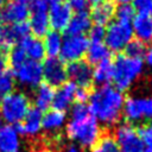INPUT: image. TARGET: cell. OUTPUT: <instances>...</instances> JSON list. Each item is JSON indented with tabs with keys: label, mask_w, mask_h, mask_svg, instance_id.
Returning <instances> with one entry per match:
<instances>
[{
	"label": "cell",
	"mask_w": 152,
	"mask_h": 152,
	"mask_svg": "<svg viewBox=\"0 0 152 152\" xmlns=\"http://www.w3.org/2000/svg\"><path fill=\"white\" fill-rule=\"evenodd\" d=\"M15 86V78L10 69H4L0 71V97L11 94Z\"/></svg>",
	"instance_id": "obj_29"
},
{
	"label": "cell",
	"mask_w": 152,
	"mask_h": 152,
	"mask_svg": "<svg viewBox=\"0 0 152 152\" xmlns=\"http://www.w3.org/2000/svg\"><path fill=\"white\" fill-rule=\"evenodd\" d=\"M55 1H59V0H48V2H49V4H51V2H55Z\"/></svg>",
	"instance_id": "obj_46"
},
{
	"label": "cell",
	"mask_w": 152,
	"mask_h": 152,
	"mask_svg": "<svg viewBox=\"0 0 152 152\" xmlns=\"http://www.w3.org/2000/svg\"><path fill=\"white\" fill-rule=\"evenodd\" d=\"M62 42H63V37L59 32L53 31V30L49 31L45 34L44 40H43L45 53L49 57H57L62 48Z\"/></svg>",
	"instance_id": "obj_28"
},
{
	"label": "cell",
	"mask_w": 152,
	"mask_h": 152,
	"mask_svg": "<svg viewBox=\"0 0 152 152\" xmlns=\"http://www.w3.org/2000/svg\"><path fill=\"white\" fill-rule=\"evenodd\" d=\"M43 66V78L52 88H59L68 80L66 65L59 57H48Z\"/></svg>",
	"instance_id": "obj_11"
},
{
	"label": "cell",
	"mask_w": 152,
	"mask_h": 152,
	"mask_svg": "<svg viewBox=\"0 0 152 152\" xmlns=\"http://www.w3.org/2000/svg\"><path fill=\"white\" fill-rule=\"evenodd\" d=\"M133 8L138 14H148L152 8V0H133Z\"/></svg>",
	"instance_id": "obj_35"
},
{
	"label": "cell",
	"mask_w": 152,
	"mask_h": 152,
	"mask_svg": "<svg viewBox=\"0 0 152 152\" xmlns=\"http://www.w3.org/2000/svg\"><path fill=\"white\" fill-rule=\"evenodd\" d=\"M114 138L119 145L120 152H142L144 150V142L132 124H120L115 129Z\"/></svg>",
	"instance_id": "obj_8"
},
{
	"label": "cell",
	"mask_w": 152,
	"mask_h": 152,
	"mask_svg": "<svg viewBox=\"0 0 152 152\" xmlns=\"http://www.w3.org/2000/svg\"><path fill=\"white\" fill-rule=\"evenodd\" d=\"M114 1H116V2H119L120 5H125V4H131L133 0H114Z\"/></svg>",
	"instance_id": "obj_43"
},
{
	"label": "cell",
	"mask_w": 152,
	"mask_h": 152,
	"mask_svg": "<svg viewBox=\"0 0 152 152\" xmlns=\"http://www.w3.org/2000/svg\"><path fill=\"white\" fill-rule=\"evenodd\" d=\"M48 14H49L50 27L53 31L61 32L66 30L70 23V19L72 17V11L70 10V7L65 1L59 0V1L49 4Z\"/></svg>",
	"instance_id": "obj_13"
},
{
	"label": "cell",
	"mask_w": 152,
	"mask_h": 152,
	"mask_svg": "<svg viewBox=\"0 0 152 152\" xmlns=\"http://www.w3.org/2000/svg\"><path fill=\"white\" fill-rule=\"evenodd\" d=\"M113 81V62L110 59L103 61L93 68V83L97 87L108 86Z\"/></svg>",
	"instance_id": "obj_24"
},
{
	"label": "cell",
	"mask_w": 152,
	"mask_h": 152,
	"mask_svg": "<svg viewBox=\"0 0 152 152\" xmlns=\"http://www.w3.org/2000/svg\"><path fill=\"white\" fill-rule=\"evenodd\" d=\"M1 126H4V119H2V116H1V114H0V127Z\"/></svg>",
	"instance_id": "obj_45"
},
{
	"label": "cell",
	"mask_w": 152,
	"mask_h": 152,
	"mask_svg": "<svg viewBox=\"0 0 152 152\" xmlns=\"http://www.w3.org/2000/svg\"><path fill=\"white\" fill-rule=\"evenodd\" d=\"M17 152H18V151H17Z\"/></svg>",
	"instance_id": "obj_51"
},
{
	"label": "cell",
	"mask_w": 152,
	"mask_h": 152,
	"mask_svg": "<svg viewBox=\"0 0 152 152\" xmlns=\"http://www.w3.org/2000/svg\"><path fill=\"white\" fill-rule=\"evenodd\" d=\"M89 33V39L90 43H97V42H103L104 40V34H106V28L100 25H93L90 30L88 31Z\"/></svg>",
	"instance_id": "obj_34"
},
{
	"label": "cell",
	"mask_w": 152,
	"mask_h": 152,
	"mask_svg": "<svg viewBox=\"0 0 152 152\" xmlns=\"http://www.w3.org/2000/svg\"><path fill=\"white\" fill-rule=\"evenodd\" d=\"M66 4L70 7V10L74 11L75 13L87 12V10L89 7L88 0H66Z\"/></svg>",
	"instance_id": "obj_36"
},
{
	"label": "cell",
	"mask_w": 152,
	"mask_h": 152,
	"mask_svg": "<svg viewBox=\"0 0 152 152\" xmlns=\"http://www.w3.org/2000/svg\"><path fill=\"white\" fill-rule=\"evenodd\" d=\"M144 63H146L148 66H152V46L147 49L145 56H144Z\"/></svg>",
	"instance_id": "obj_38"
},
{
	"label": "cell",
	"mask_w": 152,
	"mask_h": 152,
	"mask_svg": "<svg viewBox=\"0 0 152 152\" xmlns=\"http://www.w3.org/2000/svg\"><path fill=\"white\" fill-rule=\"evenodd\" d=\"M91 27V19L87 12L72 14L70 23L65 30V34H84Z\"/></svg>",
	"instance_id": "obj_25"
},
{
	"label": "cell",
	"mask_w": 152,
	"mask_h": 152,
	"mask_svg": "<svg viewBox=\"0 0 152 152\" xmlns=\"http://www.w3.org/2000/svg\"><path fill=\"white\" fill-rule=\"evenodd\" d=\"M151 87H152V76H151Z\"/></svg>",
	"instance_id": "obj_49"
},
{
	"label": "cell",
	"mask_w": 152,
	"mask_h": 152,
	"mask_svg": "<svg viewBox=\"0 0 152 152\" xmlns=\"http://www.w3.org/2000/svg\"><path fill=\"white\" fill-rule=\"evenodd\" d=\"M76 90H77V86L71 81L65 82L63 86H61L55 91L53 101L51 104L53 107V109L65 113V110H68L71 107V104L75 100Z\"/></svg>",
	"instance_id": "obj_17"
},
{
	"label": "cell",
	"mask_w": 152,
	"mask_h": 152,
	"mask_svg": "<svg viewBox=\"0 0 152 152\" xmlns=\"http://www.w3.org/2000/svg\"><path fill=\"white\" fill-rule=\"evenodd\" d=\"M18 132L12 125L0 127V152H17L19 147Z\"/></svg>",
	"instance_id": "obj_23"
},
{
	"label": "cell",
	"mask_w": 152,
	"mask_h": 152,
	"mask_svg": "<svg viewBox=\"0 0 152 152\" xmlns=\"http://www.w3.org/2000/svg\"><path fill=\"white\" fill-rule=\"evenodd\" d=\"M68 77L80 88L90 89L93 84V66L83 59L71 62L66 65Z\"/></svg>",
	"instance_id": "obj_14"
},
{
	"label": "cell",
	"mask_w": 152,
	"mask_h": 152,
	"mask_svg": "<svg viewBox=\"0 0 152 152\" xmlns=\"http://www.w3.org/2000/svg\"><path fill=\"white\" fill-rule=\"evenodd\" d=\"M90 91H91L90 89L77 87L76 95H75V100H76V102H78V103H86V101H88V99H89Z\"/></svg>",
	"instance_id": "obj_37"
},
{
	"label": "cell",
	"mask_w": 152,
	"mask_h": 152,
	"mask_svg": "<svg viewBox=\"0 0 152 152\" xmlns=\"http://www.w3.org/2000/svg\"><path fill=\"white\" fill-rule=\"evenodd\" d=\"M131 25L135 39L144 44L152 42V18L150 14H137Z\"/></svg>",
	"instance_id": "obj_19"
},
{
	"label": "cell",
	"mask_w": 152,
	"mask_h": 152,
	"mask_svg": "<svg viewBox=\"0 0 152 152\" xmlns=\"http://www.w3.org/2000/svg\"><path fill=\"white\" fill-rule=\"evenodd\" d=\"M15 81L23 87L36 88L40 84L43 78V66L39 62L26 59L23 64L13 69Z\"/></svg>",
	"instance_id": "obj_10"
},
{
	"label": "cell",
	"mask_w": 152,
	"mask_h": 152,
	"mask_svg": "<svg viewBox=\"0 0 152 152\" xmlns=\"http://www.w3.org/2000/svg\"><path fill=\"white\" fill-rule=\"evenodd\" d=\"M1 7H2V1L0 0V11H1Z\"/></svg>",
	"instance_id": "obj_47"
},
{
	"label": "cell",
	"mask_w": 152,
	"mask_h": 152,
	"mask_svg": "<svg viewBox=\"0 0 152 152\" xmlns=\"http://www.w3.org/2000/svg\"><path fill=\"white\" fill-rule=\"evenodd\" d=\"M55 91V88H52L48 83H40L38 87L34 88L33 91V107H36L40 112L48 110L52 104Z\"/></svg>",
	"instance_id": "obj_21"
},
{
	"label": "cell",
	"mask_w": 152,
	"mask_h": 152,
	"mask_svg": "<svg viewBox=\"0 0 152 152\" xmlns=\"http://www.w3.org/2000/svg\"><path fill=\"white\" fill-rule=\"evenodd\" d=\"M42 112L36 107H31L24 120L15 127L18 134L23 135L24 138H27V140L36 139L42 129Z\"/></svg>",
	"instance_id": "obj_15"
},
{
	"label": "cell",
	"mask_w": 152,
	"mask_h": 152,
	"mask_svg": "<svg viewBox=\"0 0 152 152\" xmlns=\"http://www.w3.org/2000/svg\"><path fill=\"white\" fill-rule=\"evenodd\" d=\"M138 134L144 144H146L148 147H152V120L147 121L142 126L137 128Z\"/></svg>",
	"instance_id": "obj_33"
},
{
	"label": "cell",
	"mask_w": 152,
	"mask_h": 152,
	"mask_svg": "<svg viewBox=\"0 0 152 152\" xmlns=\"http://www.w3.org/2000/svg\"><path fill=\"white\" fill-rule=\"evenodd\" d=\"M115 5L110 0H106L99 5H95L90 12V19L94 25L106 26L112 23V19L115 17Z\"/></svg>",
	"instance_id": "obj_20"
},
{
	"label": "cell",
	"mask_w": 152,
	"mask_h": 152,
	"mask_svg": "<svg viewBox=\"0 0 152 152\" xmlns=\"http://www.w3.org/2000/svg\"><path fill=\"white\" fill-rule=\"evenodd\" d=\"M142 152H152V147H148V146H146V147H144Z\"/></svg>",
	"instance_id": "obj_44"
},
{
	"label": "cell",
	"mask_w": 152,
	"mask_h": 152,
	"mask_svg": "<svg viewBox=\"0 0 152 152\" xmlns=\"http://www.w3.org/2000/svg\"><path fill=\"white\" fill-rule=\"evenodd\" d=\"M101 134L97 120L88 114L86 116L71 118L65 127V135L71 141H77L82 148H90Z\"/></svg>",
	"instance_id": "obj_3"
},
{
	"label": "cell",
	"mask_w": 152,
	"mask_h": 152,
	"mask_svg": "<svg viewBox=\"0 0 152 152\" xmlns=\"http://www.w3.org/2000/svg\"><path fill=\"white\" fill-rule=\"evenodd\" d=\"M7 59H8V64L12 66V70H13L17 66H19L20 64H23L27 59V57H26V53H25L24 49L19 44H15L8 50Z\"/></svg>",
	"instance_id": "obj_30"
},
{
	"label": "cell",
	"mask_w": 152,
	"mask_h": 152,
	"mask_svg": "<svg viewBox=\"0 0 152 152\" xmlns=\"http://www.w3.org/2000/svg\"><path fill=\"white\" fill-rule=\"evenodd\" d=\"M89 152H120V148L112 133L101 132L99 139L90 147Z\"/></svg>",
	"instance_id": "obj_27"
},
{
	"label": "cell",
	"mask_w": 152,
	"mask_h": 152,
	"mask_svg": "<svg viewBox=\"0 0 152 152\" xmlns=\"http://www.w3.org/2000/svg\"><path fill=\"white\" fill-rule=\"evenodd\" d=\"M30 108V99L23 91H12L0 100V114L8 125L20 124Z\"/></svg>",
	"instance_id": "obj_4"
},
{
	"label": "cell",
	"mask_w": 152,
	"mask_h": 152,
	"mask_svg": "<svg viewBox=\"0 0 152 152\" xmlns=\"http://www.w3.org/2000/svg\"><path fill=\"white\" fill-rule=\"evenodd\" d=\"M145 63L141 58L119 55L113 62V82L120 91L129 89L144 72Z\"/></svg>",
	"instance_id": "obj_2"
},
{
	"label": "cell",
	"mask_w": 152,
	"mask_h": 152,
	"mask_svg": "<svg viewBox=\"0 0 152 152\" xmlns=\"http://www.w3.org/2000/svg\"><path fill=\"white\" fill-rule=\"evenodd\" d=\"M28 33H30V27L27 21L13 24V25H4L2 44L8 50L10 46L19 44L24 38L28 37Z\"/></svg>",
	"instance_id": "obj_18"
},
{
	"label": "cell",
	"mask_w": 152,
	"mask_h": 152,
	"mask_svg": "<svg viewBox=\"0 0 152 152\" xmlns=\"http://www.w3.org/2000/svg\"><path fill=\"white\" fill-rule=\"evenodd\" d=\"M103 1H106V0H88V2H89V5H90V4H93L94 6H95V5H99V4H101V2H103Z\"/></svg>",
	"instance_id": "obj_42"
},
{
	"label": "cell",
	"mask_w": 152,
	"mask_h": 152,
	"mask_svg": "<svg viewBox=\"0 0 152 152\" xmlns=\"http://www.w3.org/2000/svg\"><path fill=\"white\" fill-rule=\"evenodd\" d=\"M122 114L128 124L152 120V96H131L125 100Z\"/></svg>",
	"instance_id": "obj_6"
},
{
	"label": "cell",
	"mask_w": 152,
	"mask_h": 152,
	"mask_svg": "<svg viewBox=\"0 0 152 152\" xmlns=\"http://www.w3.org/2000/svg\"><path fill=\"white\" fill-rule=\"evenodd\" d=\"M115 17H116V20L125 21V23H132L133 18L135 17V11L131 4L119 5L115 8Z\"/></svg>",
	"instance_id": "obj_32"
},
{
	"label": "cell",
	"mask_w": 152,
	"mask_h": 152,
	"mask_svg": "<svg viewBox=\"0 0 152 152\" xmlns=\"http://www.w3.org/2000/svg\"><path fill=\"white\" fill-rule=\"evenodd\" d=\"M126 51V55L127 56H131V57H134V58H144L147 49H146V45L144 43H141L140 40L138 39H132L128 45L126 46L125 49Z\"/></svg>",
	"instance_id": "obj_31"
},
{
	"label": "cell",
	"mask_w": 152,
	"mask_h": 152,
	"mask_svg": "<svg viewBox=\"0 0 152 152\" xmlns=\"http://www.w3.org/2000/svg\"><path fill=\"white\" fill-rule=\"evenodd\" d=\"M88 101L89 112L96 120L106 126H113L119 122L122 115L125 96L114 86L108 84L95 88L90 91Z\"/></svg>",
	"instance_id": "obj_1"
},
{
	"label": "cell",
	"mask_w": 152,
	"mask_h": 152,
	"mask_svg": "<svg viewBox=\"0 0 152 152\" xmlns=\"http://www.w3.org/2000/svg\"><path fill=\"white\" fill-rule=\"evenodd\" d=\"M89 39L84 34H65L59 51V58L65 62H76L82 59L88 50Z\"/></svg>",
	"instance_id": "obj_7"
},
{
	"label": "cell",
	"mask_w": 152,
	"mask_h": 152,
	"mask_svg": "<svg viewBox=\"0 0 152 152\" xmlns=\"http://www.w3.org/2000/svg\"><path fill=\"white\" fill-rule=\"evenodd\" d=\"M1 1H4V0H1Z\"/></svg>",
	"instance_id": "obj_50"
},
{
	"label": "cell",
	"mask_w": 152,
	"mask_h": 152,
	"mask_svg": "<svg viewBox=\"0 0 152 152\" xmlns=\"http://www.w3.org/2000/svg\"><path fill=\"white\" fill-rule=\"evenodd\" d=\"M150 13H151L150 15H151V18H152V8H151V12H150Z\"/></svg>",
	"instance_id": "obj_48"
},
{
	"label": "cell",
	"mask_w": 152,
	"mask_h": 152,
	"mask_svg": "<svg viewBox=\"0 0 152 152\" xmlns=\"http://www.w3.org/2000/svg\"><path fill=\"white\" fill-rule=\"evenodd\" d=\"M19 45L24 49L25 53H26V57L27 59H31V61H36V62H39L42 61L44 57H45V49H44V44H43V40L40 38H37V37H26L24 38Z\"/></svg>",
	"instance_id": "obj_22"
},
{
	"label": "cell",
	"mask_w": 152,
	"mask_h": 152,
	"mask_svg": "<svg viewBox=\"0 0 152 152\" xmlns=\"http://www.w3.org/2000/svg\"><path fill=\"white\" fill-rule=\"evenodd\" d=\"M18 1H20V2H23V4H25V5H27V6H28V5L32 6V5L36 4L38 0H18Z\"/></svg>",
	"instance_id": "obj_41"
},
{
	"label": "cell",
	"mask_w": 152,
	"mask_h": 152,
	"mask_svg": "<svg viewBox=\"0 0 152 152\" xmlns=\"http://www.w3.org/2000/svg\"><path fill=\"white\" fill-rule=\"evenodd\" d=\"M133 37L134 36L131 23L114 20L106 28L104 44L110 51L119 52L126 49V46L133 39Z\"/></svg>",
	"instance_id": "obj_5"
},
{
	"label": "cell",
	"mask_w": 152,
	"mask_h": 152,
	"mask_svg": "<svg viewBox=\"0 0 152 152\" xmlns=\"http://www.w3.org/2000/svg\"><path fill=\"white\" fill-rule=\"evenodd\" d=\"M30 17V8L27 5L18 0H8L2 5L0 11V23L4 25H13L24 23Z\"/></svg>",
	"instance_id": "obj_12"
},
{
	"label": "cell",
	"mask_w": 152,
	"mask_h": 152,
	"mask_svg": "<svg viewBox=\"0 0 152 152\" xmlns=\"http://www.w3.org/2000/svg\"><path fill=\"white\" fill-rule=\"evenodd\" d=\"M62 152H81V151L75 145H66V146H64Z\"/></svg>",
	"instance_id": "obj_39"
},
{
	"label": "cell",
	"mask_w": 152,
	"mask_h": 152,
	"mask_svg": "<svg viewBox=\"0 0 152 152\" xmlns=\"http://www.w3.org/2000/svg\"><path fill=\"white\" fill-rule=\"evenodd\" d=\"M110 56V50L107 48V45L104 44V42H97V43H89L86 57H87V62L91 65H96L103 61L109 59Z\"/></svg>",
	"instance_id": "obj_26"
},
{
	"label": "cell",
	"mask_w": 152,
	"mask_h": 152,
	"mask_svg": "<svg viewBox=\"0 0 152 152\" xmlns=\"http://www.w3.org/2000/svg\"><path fill=\"white\" fill-rule=\"evenodd\" d=\"M49 2L48 0H38L32 5V10L28 17V27L30 32L33 33V37L42 38L49 32Z\"/></svg>",
	"instance_id": "obj_9"
},
{
	"label": "cell",
	"mask_w": 152,
	"mask_h": 152,
	"mask_svg": "<svg viewBox=\"0 0 152 152\" xmlns=\"http://www.w3.org/2000/svg\"><path fill=\"white\" fill-rule=\"evenodd\" d=\"M2 34H4V24L0 23V48L7 50V49L4 46V44H2Z\"/></svg>",
	"instance_id": "obj_40"
},
{
	"label": "cell",
	"mask_w": 152,
	"mask_h": 152,
	"mask_svg": "<svg viewBox=\"0 0 152 152\" xmlns=\"http://www.w3.org/2000/svg\"><path fill=\"white\" fill-rule=\"evenodd\" d=\"M65 122V113L51 109L48 110L42 119V128L44 131L43 137L49 139L62 138L63 134L61 132L63 125Z\"/></svg>",
	"instance_id": "obj_16"
}]
</instances>
